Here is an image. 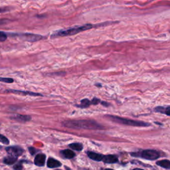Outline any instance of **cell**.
Segmentation results:
<instances>
[{"instance_id": "ac0fdd59", "label": "cell", "mask_w": 170, "mask_h": 170, "mask_svg": "<svg viewBox=\"0 0 170 170\" xmlns=\"http://www.w3.org/2000/svg\"><path fill=\"white\" fill-rule=\"evenodd\" d=\"M91 104V101H90L88 99H83L81 100V104L80 105H78V107L81 108H87Z\"/></svg>"}, {"instance_id": "8fae6325", "label": "cell", "mask_w": 170, "mask_h": 170, "mask_svg": "<svg viewBox=\"0 0 170 170\" xmlns=\"http://www.w3.org/2000/svg\"><path fill=\"white\" fill-rule=\"evenodd\" d=\"M47 167L49 168H56L62 166L61 163H60L59 161L54 158H52V157L48 158L47 162Z\"/></svg>"}, {"instance_id": "ba28073f", "label": "cell", "mask_w": 170, "mask_h": 170, "mask_svg": "<svg viewBox=\"0 0 170 170\" xmlns=\"http://www.w3.org/2000/svg\"><path fill=\"white\" fill-rule=\"evenodd\" d=\"M45 160H46V156L43 154H39L36 155L35 157L34 163L36 166L42 167L44 166L45 163Z\"/></svg>"}, {"instance_id": "9c48e42d", "label": "cell", "mask_w": 170, "mask_h": 170, "mask_svg": "<svg viewBox=\"0 0 170 170\" xmlns=\"http://www.w3.org/2000/svg\"><path fill=\"white\" fill-rule=\"evenodd\" d=\"M11 118L15 121H17V122H28V121L31 120V119L30 116H27V115H21V114L15 115V116H12Z\"/></svg>"}, {"instance_id": "7402d4cb", "label": "cell", "mask_w": 170, "mask_h": 170, "mask_svg": "<svg viewBox=\"0 0 170 170\" xmlns=\"http://www.w3.org/2000/svg\"><path fill=\"white\" fill-rule=\"evenodd\" d=\"M100 102V100L97 99V98H94L92 100H91V104L93 105H98L99 103Z\"/></svg>"}, {"instance_id": "ffe728a7", "label": "cell", "mask_w": 170, "mask_h": 170, "mask_svg": "<svg viewBox=\"0 0 170 170\" xmlns=\"http://www.w3.org/2000/svg\"><path fill=\"white\" fill-rule=\"evenodd\" d=\"M0 81L3 82H6V83H12V82H14V80L13 79V78H11L0 77Z\"/></svg>"}, {"instance_id": "5bb4252c", "label": "cell", "mask_w": 170, "mask_h": 170, "mask_svg": "<svg viewBox=\"0 0 170 170\" xmlns=\"http://www.w3.org/2000/svg\"><path fill=\"white\" fill-rule=\"evenodd\" d=\"M17 162V157L9 155L3 159V163L6 165H13Z\"/></svg>"}, {"instance_id": "d6986e66", "label": "cell", "mask_w": 170, "mask_h": 170, "mask_svg": "<svg viewBox=\"0 0 170 170\" xmlns=\"http://www.w3.org/2000/svg\"><path fill=\"white\" fill-rule=\"evenodd\" d=\"M0 142H2L3 144H6L8 145L9 144V139L6 138L5 136H4L2 134H0Z\"/></svg>"}, {"instance_id": "30bf717a", "label": "cell", "mask_w": 170, "mask_h": 170, "mask_svg": "<svg viewBox=\"0 0 170 170\" xmlns=\"http://www.w3.org/2000/svg\"><path fill=\"white\" fill-rule=\"evenodd\" d=\"M118 161L117 156L115 155H106L104 156L102 159V162L105 163H115Z\"/></svg>"}, {"instance_id": "6da1fadb", "label": "cell", "mask_w": 170, "mask_h": 170, "mask_svg": "<svg viewBox=\"0 0 170 170\" xmlns=\"http://www.w3.org/2000/svg\"><path fill=\"white\" fill-rule=\"evenodd\" d=\"M63 126L69 128L87 129V130H100L103 126L93 120H72L65 121Z\"/></svg>"}, {"instance_id": "8992f818", "label": "cell", "mask_w": 170, "mask_h": 170, "mask_svg": "<svg viewBox=\"0 0 170 170\" xmlns=\"http://www.w3.org/2000/svg\"><path fill=\"white\" fill-rule=\"evenodd\" d=\"M18 36H20V37L23 38L24 39H26V41H31V42H34V41H37L42 39V37L39 35H35V34H31V33H24V34H20L18 35Z\"/></svg>"}, {"instance_id": "484cf974", "label": "cell", "mask_w": 170, "mask_h": 170, "mask_svg": "<svg viewBox=\"0 0 170 170\" xmlns=\"http://www.w3.org/2000/svg\"><path fill=\"white\" fill-rule=\"evenodd\" d=\"M8 9L7 8H0V13H3V12L8 11Z\"/></svg>"}, {"instance_id": "e0dca14e", "label": "cell", "mask_w": 170, "mask_h": 170, "mask_svg": "<svg viewBox=\"0 0 170 170\" xmlns=\"http://www.w3.org/2000/svg\"><path fill=\"white\" fill-rule=\"evenodd\" d=\"M69 146L72 150H74L78 151H81L83 148V145L81 143H72V144H69Z\"/></svg>"}, {"instance_id": "2e32d148", "label": "cell", "mask_w": 170, "mask_h": 170, "mask_svg": "<svg viewBox=\"0 0 170 170\" xmlns=\"http://www.w3.org/2000/svg\"><path fill=\"white\" fill-rule=\"evenodd\" d=\"M61 154L66 159H72L75 156V154L71 150H63L61 151Z\"/></svg>"}, {"instance_id": "52a82bcc", "label": "cell", "mask_w": 170, "mask_h": 170, "mask_svg": "<svg viewBox=\"0 0 170 170\" xmlns=\"http://www.w3.org/2000/svg\"><path fill=\"white\" fill-rule=\"evenodd\" d=\"M5 92L18 94H22V95H29L32 96H42V95L39 93L29 92V91H23V90H7Z\"/></svg>"}, {"instance_id": "603a6c76", "label": "cell", "mask_w": 170, "mask_h": 170, "mask_svg": "<svg viewBox=\"0 0 170 170\" xmlns=\"http://www.w3.org/2000/svg\"><path fill=\"white\" fill-rule=\"evenodd\" d=\"M9 22V20H5V19H0V25H4V24L8 23Z\"/></svg>"}, {"instance_id": "44dd1931", "label": "cell", "mask_w": 170, "mask_h": 170, "mask_svg": "<svg viewBox=\"0 0 170 170\" xmlns=\"http://www.w3.org/2000/svg\"><path fill=\"white\" fill-rule=\"evenodd\" d=\"M8 38V35L5 33L0 31V41H4Z\"/></svg>"}, {"instance_id": "cb8c5ba5", "label": "cell", "mask_w": 170, "mask_h": 170, "mask_svg": "<svg viewBox=\"0 0 170 170\" xmlns=\"http://www.w3.org/2000/svg\"><path fill=\"white\" fill-rule=\"evenodd\" d=\"M29 150L30 151V153L31 154V155H34L35 154V152H36V150L33 148H29Z\"/></svg>"}, {"instance_id": "d4e9b609", "label": "cell", "mask_w": 170, "mask_h": 170, "mask_svg": "<svg viewBox=\"0 0 170 170\" xmlns=\"http://www.w3.org/2000/svg\"><path fill=\"white\" fill-rule=\"evenodd\" d=\"M14 169H22V166L21 164H17V165H15L14 166Z\"/></svg>"}, {"instance_id": "4316f807", "label": "cell", "mask_w": 170, "mask_h": 170, "mask_svg": "<svg viewBox=\"0 0 170 170\" xmlns=\"http://www.w3.org/2000/svg\"><path fill=\"white\" fill-rule=\"evenodd\" d=\"M102 103V105H105V106H108V103H106V102H101Z\"/></svg>"}, {"instance_id": "7c38bea8", "label": "cell", "mask_w": 170, "mask_h": 170, "mask_svg": "<svg viewBox=\"0 0 170 170\" xmlns=\"http://www.w3.org/2000/svg\"><path fill=\"white\" fill-rule=\"evenodd\" d=\"M87 155H88L89 158H90L91 160H93L94 161H96V162L102 161L103 157H104V156L103 155H102L100 154L93 152V151H88V152L87 153Z\"/></svg>"}, {"instance_id": "5b68a950", "label": "cell", "mask_w": 170, "mask_h": 170, "mask_svg": "<svg viewBox=\"0 0 170 170\" xmlns=\"http://www.w3.org/2000/svg\"><path fill=\"white\" fill-rule=\"evenodd\" d=\"M6 151L11 156H14L15 157H19L22 155L23 153V150L17 145H14V146H9L5 148Z\"/></svg>"}, {"instance_id": "277c9868", "label": "cell", "mask_w": 170, "mask_h": 170, "mask_svg": "<svg viewBox=\"0 0 170 170\" xmlns=\"http://www.w3.org/2000/svg\"><path fill=\"white\" fill-rule=\"evenodd\" d=\"M130 155L133 157H141L147 160L153 161L158 159L160 155L157 150H144L138 151V152H133Z\"/></svg>"}, {"instance_id": "3957f363", "label": "cell", "mask_w": 170, "mask_h": 170, "mask_svg": "<svg viewBox=\"0 0 170 170\" xmlns=\"http://www.w3.org/2000/svg\"><path fill=\"white\" fill-rule=\"evenodd\" d=\"M93 25H91V24H86V25L81 26H77L67 29L60 30V31H59L55 33H54L53 35V37H65V36L74 35L82 31H87V30L93 28Z\"/></svg>"}, {"instance_id": "9a60e30c", "label": "cell", "mask_w": 170, "mask_h": 170, "mask_svg": "<svg viewBox=\"0 0 170 170\" xmlns=\"http://www.w3.org/2000/svg\"><path fill=\"white\" fill-rule=\"evenodd\" d=\"M156 164L164 169H170V161L168 160H163L157 161L156 162Z\"/></svg>"}, {"instance_id": "7a4b0ae2", "label": "cell", "mask_w": 170, "mask_h": 170, "mask_svg": "<svg viewBox=\"0 0 170 170\" xmlns=\"http://www.w3.org/2000/svg\"><path fill=\"white\" fill-rule=\"evenodd\" d=\"M106 116L108 118L114 122L120 124L126 125V126H137V127H147L151 125L149 123L142 122V121H138V120H134L124 118H121L116 116H112V115H108V116Z\"/></svg>"}, {"instance_id": "4fadbf2b", "label": "cell", "mask_w": 170, "mask_h": 170, "mask_svg": "<svg viewBox=\"0 0 170 170\" xmlns=\"http://www.w3.org/2000/svg\"><path fill=\"white\" fill-rule=\"evenodd\" d=\"M154 111L156 112H160L162 114H165L167 116H170V106L163 107V106H157L154 108Z\"/></svg>"}]
</instances>
